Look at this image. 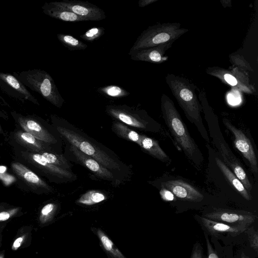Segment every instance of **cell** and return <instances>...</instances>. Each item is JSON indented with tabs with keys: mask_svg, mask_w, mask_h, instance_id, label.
<instances>
[{
	"mask_svg": "<svg viewBox=\"0 0 258 258\" xmlns=\"http://www.w3.org/2000/svg\"><path fill=\"white\" fill-rule=\"evenodd\" d=\"M43 13L54 19L66 22H80L85 20L76 14L52 5L45 3L42 6Z\"/></svg>",
	"mask_w": 258,
	"mask_h": 258,
	"instance_id": "obj_21",
	"label": "cell"
},
{
	"mask_svg": "<svg viewBox=\"0 0 258 258\" xmlns=\"http://www.w3.org/2000/svg\"><path fill=\"white\" fill-rule=\"evenodd\" d=\"M8 223H3L0 224V248L2 245L3 231L6 227Z\"/></svg>",
	"mask_w": 258,
	"mask_h": 258,
	"instance_id": "obj_38",
	"label": "cell"
},
{
	"mask_svg": "<svg viewBox=\"0 0 258 258\" xmlns=\"http://www.w3.org/2000/svg\"><path fill=\"white\" fill-rule=\"evenodd\" d=\"M6 168L5 166H0V173H3L6 171Z\"/></svg>",
	"mask_w": 258,
	"mask_h": 258,
	"instance_id": "obj_41",
	"label": "cell"
},
{
	"mask_svg": "<svg viewBox=\"0 0 258 258\" xmlns=\"http://www.w3.org/2000/svg\"><path fill=\"white\" fill-rule=\"evenodd\" d=\"M57 38L70 50H84L88 47L86 44L70 35L59 33Z\"/></svg>",
	"mask_w": 258,
	"mask_h": 258,
	"instance_id": "obj_27",
	"label": "cell"
},
{
	"mask_svg": "<svg viewBox=\"0 0 258 258\" xmlns=\"http://www.w3.org/2000/svg\"><path fill=\"white\" fill-rule=\"evenodd\" d=\"M106 113L120 122L129 126L150 132H158L159 125L143 110L126 105H109Z\"/></svg>",
	"mask_w": 258,
	"mask_h": 258,
	"instance_id": "obj_7",
	"label": "cell"
},
{
	"mask_svg": "<svg viewBox=\"0 0 258 258\" xmlns=\"http://www.w3.org/2000/svg\"><path fill=\"white\" fill-rule=\"evenodd\" d=\"M104 28L101 27H95L87 30L80 38L83 40L92 42L100 38L104 34Z\"/></svg>",
	"mask_w": 258,
	"mask_h": 258,
	"instance_id": "obj_32",
	"label": "cell"
},
{
	"mask_svg": "<svg viewBox=\"0 0 258 258\" xmlns=\"http://www.w3.org/2000/svg\"><path fill=\"white\" fill-rule=\"evenodd\" d=\"M240 258H249L247 255H246L243 252H242L240 257Z\"/></svg>",
	"mask_w": 258,
	"mask_h": 258,
	"instance_id": "obj_42",
	"label": "cell"
},
{
	"mask_svg": "<svg viewBox=\"0 0 258 258\" xmlns=\"http://www.w3.org/2000/svg\"><path fill=\"white\" fill-rule=\"evenodd\" d=\"M163 188L170 191L183 201L199 202L204 199L203 195L190 184L180 179L170 180L162 183Z\"/></svg>",
	"mask_w": 258,
	"mask_h": 258,
	"instance_id": "obj_16",
	"label": "cell"
},
{
	"mask_svg": "<svg viewBox=\"0 0 258 258\" xmlns=\"http://www.w3.org/2000/svg\"><path fill=\"white\" fill-rule=\"evenodd\" d=\"M105 199L106 197L103 193L91 190L82 195L77 202L80 204L90 206L99 203Z\"/></svg>",
	"mask_w": 258,
	"mask_h": 258,
	"instance_id": "obj_29",
	"label": "cell"
},
{
	"mask_svg": "<svg viewBox=\"0 0 258 258\" xmlns=\"http://www.w3.org/2000/svg\"><path fill=\"white\" fill-rule=\"evenodd\" d=\"M70 150L80 163L97 176L109 181L114 179V175L111 171L101 165L96 160L86 155L76 147L71 145Z\"/></svg>",
	"mask_w": 258,
	"mask_h": 258,
	"instance_id": "obj_19",
	"label": "cell"
},
{
	"mask_svg": "<svg viewBox=\"0 0 258 258\" xmlns=\"http://www.w3.org/2000/svg\"><path fill=\"white\" fill-rule=\"evenodd\" d=\"M98 91L105 96L114 98L124 97L130 95V93L123 88L116 85H109L100 87Z\"/></svg>",
	"mask_w": 258,
	"mask_h": 258,
	"instance_id": "obj_30",
	"label": "cell"
},
{
	"mask_svg": "<svg viewBox=\"0 0 258 258\" xmlns=\"http://www.w3.org/2000/svg\"><path fill=\"white\" fill-rule=\"evenodd\" d=\"M251 247L256 252L258 250V233L253 227L247 228L245 231Z\"/></svg>",
	"mask_w": 258,
	"mask_h": 258,
	"instance_id": "obj_33",
	"label": "cell"
},
{
	"mask_svg": "<svg viewBox=\"0 0 258 258\" xmlns=\"http://www.w3.org/2000/svg\"><path fill=\"white\" fill-rule=\"evenodd\" d=\"M10 146L13 149L14 159L24 164L37 174L44 176L51 181L72 177L73 175L69 171L49 163L41 154L16 145Z\"/></svg>",
	"mask_w": 258,
	"mask_h": 258,
	"instance_id": "obj_5",
	"label": "cell"
},
{
	"mask_svg": "<svg viewBox=\"0 0 258 258\" xmlns=\"http://www.w3.org/2000/svg\"><path fill=\"white\" fill-rule=\"evenodd\" d=\"M156 1L157 0H140L138 4L140 8H143Z\"/></svg>",
	"mask_w": 258,
	"mask_h": 258,
	"instance_id": "obj_37",
	"label": "cell"
},
{
	"mask_svg": "<svg viewBox=\"0 0 258 258\" xmlns=\"http://www.w3.org/2000/svg\"><path fill=\"white\" fill-rule=\"evenodd\" d=\"M162 198L167 201H173L174 199L173 195L168 190L162 188L160 192Z\"/></svg>",
	"mask_w": 258,
	"mask_h": 258,
	"instance_id": "obj_36",
	"label": "cell"
},
{
	"mask_svg": "<svg viewBox=\"0 0 258 258\" xmlns=\"http://www.w3.org/2000/svg\"><path fill=\"white\" fill-rule=\"evenodd\" d=\"M0 88L9 96L22 102L29 101L39 105L37 99L13 74L0 72Z\"/></svg>",
	"mask_w": 258,
	"mask_h": 258,
	"instance_id": "obj_15",
	"label": "cell"
},
{
	"mask_svg": "<svg viewBox=\"0 0 258 258\" xmlns=\"http://www.w3.org/2000/svg\"><path fill=\"white\" fill-rule=\"evenodd\" d=\"M189 258H204L203 248L199 242H196L193 245Z\"/></svg>",
	"mask_w": 258,
	"mask_h": 258,
	"instance_id": "obj_34",
	"label": "cell"
},
{
	"mask_svg": "<svg viewBox=\"0 0 258 258\" xmlns=\"http://www.w3.org/2000/svg\"><path fill=\"white\" fill-rule=\"evenodd\" d=\"M97 235L104 248L114 258H125L102 230L98 229Z\"/></svg>",
	"mask_w": 258,
	"mask_h": 258,
	"instance_id": "obj_26",
	"label": "cell"
},
{
	"mask_svg": "<svg viewBox=\"0 0 258 258\" xmlns=\"http://www.w3.org/2000/svg\"><path fill=\"white\" fill-rule=\"evenodd\" d=\"M56 209L57 205L53 203H49L43 206L40 210L38 217L40 226H44L51 222Z\"/></svg>",
	"mask_w": 258,
	"mask_h": 258,
	"instance_id": "obj_28",
	"label": "cell"
},
{
	"mask_svg": "<svg viewBox=\"0 0 258 258\" xmlns=\"http://www.w3.org/2000/svg\"><path fill=\"white\" fill-rule=\"evenodd\" d=\"M140 147L162 162L167 165L170 163V159L160 147L157 141L142 135Z\"/></svg>",
	"mask_w": 258,
	"mask_h": 258,
	"instance_id": "obj_22",
	"label": "cell"
},
{
	"mask_svg": "<svg viewBox=\"0 0 258 258\" xmlns=\"http://www.w3.org/2000/svg\"><path fill=\"white\" fill-rule=\"evenodd\" d=\"M0 113H1V112H0ZM0 116H1V114H0ZM6 134H7V133H5V132H4V131L3 130V128H2V126H1V122H0V134L2 135L3 136H5H5H6Z\"/></svg>",
	"mask_w": 258,
	"mask_h": 258,
	"instance_id": "obj_40",
	"label": "cell"
},
{
	"mask_svg": "<svg viewBox=\"0 0 258 258\" xmlns=\"http://www.w3.org/2000/svg\"><path fill=\"white\" fill-rule=\"evenodd\" d=\"M13 75L26 87L39 94L54 106L60 108L64 100L61 96L51 76L46 71L37 69L21 72H13Z\"/></svg>",
	"mask_w": 258,
	"mask_h": 258,
	"instance_id": "obj_3",
	"label": "cell"
},
{
	"mask_svg": "<svg viewBox=\"0 0 258 258\" xmlns=\"http://www.w3.org/2000/svg\"><path fill=\"white\" fill-rule=\"evenodd\" d=\"M33 229L31 225H23L18 229L11 244L12 251H15L30 246Z\"/></svg>",
	"mask_w": 258,
	"mask_h": 258,
	"instance_id": "obj_23",
	"label": "cell"
},
{
	"mask_svg": "<svg viewBox=\"0 0 258 258\" xmlns=\"http://www.w3.org/2000/svg\"><path fill=\"white\" fill-rule=\"evenodd\" d=\"M204 234L207 246L208 258H219L210 241L208 234L205 231H204Z\"/></svg>",
	"mask_w": 258,
	"mask_h": 258,
	"instance_id": "obj_35",
	"label": "cell"
},
{
	"mask_svg": "<svg viewBox=\"0 0 258 258\" xmlns=\"http://www.w3.org/2000/svg\"><path fill=\"white\" fill-rule=\"evenodd\" d=\"M11 114L17 127L50 145L57 143L48 124L41 117L35 115H24L15 111H11Z\"/></svg>",
	"mask_w": 258,
	"mask_h": 258,
	"instance_id": "obj_8",
	"label": "cell"
},
{
	"mask_svg": "<svg viewBox=\"0 0 258 258\" xmlns=\"http://www.w3.org/2000/svg\"><path fill=\"white\" fill-rule=\"evenodd\" d=\"M50 3L76 14L85 21H100L106 18L105 12L101 9L87 1L63 0Z\"/></svg>",
	"mask_w": 258,
	"mask_h": 258,
	"instance_id": "obj_11",
	"label": "cell"
},
{
	"mask_svg": "<svg viewBox=\"0 0 258 258\" xmlns=\"http://www.w3.org/2000/svg\"><path fill=\"white\" fill-rule=\"evenodd\" d=\"M206 72L239 91L248 94L255 92V88L250 83L246 73L238 68L228 70L218 67H209Z\"/></svg>",
	"mask_w": 258,
	"mask_h": 258,
	"instance_id": "obj_10",
	"label": "cell"
},
{
	"mask_svg": "<svg viewBox=\"0 0 258 258\" xmlns=\"http://www.w3.org/2000/svg\"><path fill=\"white\" fill-rule=\"evenodd\" d=\"M165 81L187 119L196 125L202 137L209 143L210 140L203 124L202 107L196 93V86L188 79L171 73L167 74Z\"/></svg>",
	"mask_w": 258,
	"mask_h": 258,
	"instance_id": "obj_2",
	"label": "cell"
},
{
	"mask_svg": "<svg viewBox=\"0 0 258 258\" xmlns=\"http://www.w3.org/2000/svg\"><path fill=\"white\" fill-rule=\"evenodd\" d=\"M210 220L233 225L249 227L257 217L251 213L243 211L216 208L203 216Z\"/></svg>",
	"mask_w": 258,
	"mask_h": 258,
	"instance_id": "obj_14",
	"label": "cell"
},
{
	"mask_svg": "<svg viewBox=\"0 0 258 258\" xmlns=\"http://www.w3.org/2000/svg\"><path fill=\"white\" fill-rule=\"evenodd\" d=\"M162 117L170 133L187 158L197 168H201L204 157L198 146L191 137L174 103L166 94L161 97Z\"/></svg>",
	"mask_w": 258,
	"mask_h": 258,
	"instance_id": "obj_1",
	"label": "cell"
},
{
	"mask_svg": "<svg viewBox=\"0 0 258 258\" xmlns=\"http://www.w3.org/2000/svg\"><path fill=\"white\" fill-rule=\"evenodd\" d=\"M112 129L114 132L120 138L134 142L141 146L142 135L131 129L124 123L120 121H115L113 123Z\"/></svg>",
	"mask_w": 258,
	"mask_h": 258,
	"instance_id": "obj_24",
	"label": "cell"
},
{
	"mask_svg": "<svg viewBox=\"0 0 258 258\" xmlns=\"http://www.w3.org/2000/svg\"><path fill=\"white\" fill-rule=\"evenodd\" d=\"M215 161L218 168L224 175L231 186L238 192L244 199L247 201L251 199V196L240 180L236 176L232 171L225 164L223 161L218 157L215 158Z\"/></svg>",
	"mask_w": 258,
	"mask_h": 258,
	"instance_id": "obj_20",
	"label": "cell"
},
{
	"mask_svg": "<svg viewBox=\"0 0 258 258\" xmlns=\"http://www.w3.org/2000/svg\"><path fill=\"white\" fill-rule=\"evenodd\" d=\"M25 214L21 207L15 206L5 202L0 203V224L8 223L13 219Z\"/></svg>",
	"mask_w": 258,
	"mask_h": 258,
	"instance_id": "obj_25",
	"label": "cell"
},
{
	"mask_svg": "<svg viewBox=\"0 0 258 258\" xmlns=\"http://www.w3.org/2000/svg\"><path fill=\"white\" fill-rule=\"evenodd\" d=\"M5 140L9 145L17 146L28 151L37 153L52 152L50 145L37 139L17 126L13 131L6 134Z\"/></svg>",
	"mask_w": 258,
	"mask_h": 258,
	"instance_id": "obj_13",
	"label": "cell"
},
{
	"mask_svg": "<svg viewBox=\"0 0 258 258\" xmlns=\"http://www.w3.org/2000/svg\"><path fill=\"white\" fill-rule=\"evenodd\" d=\"M10 168L17 183L23 190L37 195L52 191L51 186L24 164L14 160L11 162Z\"/></svg>",
	"mask_w": 258,
	"mask_h": 258,
	"instance_id": "obj_9",
	"label": "cell"
},
{
	"mask_svg": "<svg viewBox=\"0 0 258 258\" xmlns=\"http://www.w3.org/2000/svg\"><path fill=\"white\" fill-rule=\"evenodd\" d=\"M5 249L0 251V258H5Z\"/></svg>",
	"mask_w": 258,
	"mask_h": 258,
	"instance_id": "obj_39",
	"label": "cell"
},
{
	"mask_svg": "<svg viewBox=\"0 0 258 258\" xmlns=\"http://www.w3.org/2000/svg\"><path fill=\"white\" fill-rule=\"evenodd\" d=\"M189 31L179 23H158L148 27L138 37L130 52L173 42Z\"/></svg>",
	"mask_w": 258,
	"mask_h": 258,
	"instance_id": "obj_4",
	"label": "cell"
},
{
	"mask_svg": "<svg viewBox=\"0 0 258 258\" xmlns=\"http://www.w3.org/2000/svg\"><path fill=\"white\" fill-rule=\"evenodd\" d=\"M56 129L71 145L93 158L105 167L110 170H120V164L116 160L88 139L67 127L57 125Z\"/></svg>",
	"mask_w": 258,
	"mask_h": 258,
	"instance_id": "obj_6",
	"label": "cell"
},
{
	"mask_svg": "<svg viewBox=\"0 0 258 258\" xmlns=\"http://www.w3.org/2000/svg\"><path fill=\"white\" fill-rule=\"evenodd\" d=\"M173 43L170 42L154 47L135 50L129 52L128 54L134 60L161 63L168 59V56L166 52L172 47Z\"/></svg>",
	"mask_w": 258,
	"mask_h": 258,
	"instance_id": "obj_18",
	"label": "cell"
},
{
	"mask_svg": "<svg viewBox=\"0 0 258 258\" xmlns=\"http://www.w3.org/2000/svg\"><path fill=\"white\" fill-rule=\"evenodd\" d=\"M39 154H41L49 163L66 170L70 168L67 159L62 155L48 152H43Z\"/></svg>",
	"mask_w": 258,
	"mask_h": 258,
	"instance_id": "obj_31",
	"label": "cell"
},
{
	"mask_svg": "<svg viewBox=\"0 0 258 258\" xmlns=\"http://www.w3.org/2000/svg\"><path fill=\"white\" fill-rule=\"evenodd\" d=\"M195 218L207 234L218 237L223 234L235 236L244 232L248 227L243 225H233L217 222L198 215Z\"/></svg>",
	"mask_w": 258,
	"mask_h": 258,
	"instance_id": "obj_17",
	"label": "cell"
},
{
	"mask_svg": "<svg viewBox=\"0 0 258 258\" xmlns=\"http://www.w3.org/2000/svg\"><path fill=\"white\" fill-rule=\"evenodd\" d=\"M222 121L225 126L233 136V144L235 147L247 161L253 173L257 174V160L250 140L242 131L233 125L227 118H223Z\"/></svg>",
	"mask_w": 258,
	"mask_h": 258,
	"instance_id": "obj_12",
	"label": "cell"
}]
</instances>
